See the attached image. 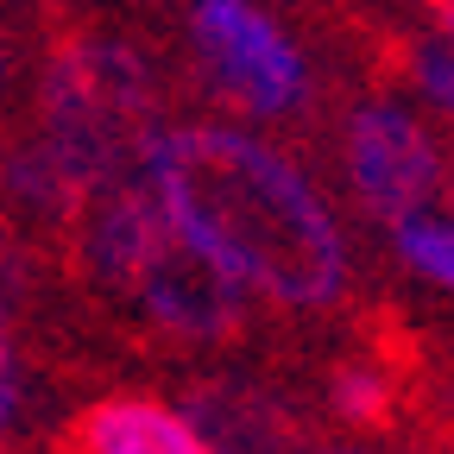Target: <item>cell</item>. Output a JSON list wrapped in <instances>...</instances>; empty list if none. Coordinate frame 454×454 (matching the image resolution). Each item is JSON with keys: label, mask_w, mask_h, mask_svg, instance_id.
<instances>
[{"label": "cell", "mask_w": 454, "mask_h": 454, "mask_svg": "<svg viewBox=\"0 0 454 454\" xmlns=\"http://www.w3.org/2000/svg\"><path fill=\"white\" fill-rule=\"evenodd\" d=\"M164 215L271 303L322 309L348 284V247L322 196L234 127H170L152 152Z\"/></svg>", "instance_id": "obj_1"}, {"label": "cell", "mask_w": 454, "mask_h": 454, "mask_svg": "<svg viewBox=\"0 0 454 454\" xmlns=\"http://www.w3.org/2000/svg\"><path fill=\"white\" fill-rule=\"evenodd\" d=\"M32 133L82 196L145 170L164 139L152 64L121 38H95V32L51 38L38 70Z\"/></svg>", "instance_id": "obj_2"}, {"label": "cell", "mask_w": 454, "mask_h": 454, "mask_svg": "<svg viewBox=\"0 0 454 454\" xmlns=\"http://www.w3.org/2000/svg\"><path fill=\"white\" fill-rule=\"evenodd\" d=\"M127 303L170 340H190V348H227L253 328L247 309V284L227 271L221 259H208L177 221L152 240V253L139 259Z\"/></svg>", "instance_id": "obj_3"}, {"label": "cell", "mask_w": 454, "mask_h": 454, "mask_svg": "<svg viewBox=\"0 0 454 454\" xmlns=\"http://www.w3.org/2000/svg\"><path fill=\"white\" fill-rule=\"evenodd\" d=\"M190 32H196V51L227 101H240L247 114H297L303 107V95H309L303 57L265 13L234 7V0H202L190 13Z\"/></svg>", "instance_id": "obj_4"}, {"label": "cell", "mask_w": 454, "mask_h": 454, "mask_svg": "<svg viewBox=\"0 0 454 454\" xmlns=\"http://www.w3.org/2000/svg\"><path fill=\"white\" fill-rule=\"evenodd\" d=\"M340 145H348V177H354V196L391 221L404 227L423 215V202L442 190V152L435 139L411 121L404 107L391 101H360L340 127Z\"/></svg>", "instance_id": "obj_5"}, {"label": "cell", "mask_w": 454, "mask_h": 454, "mask_svg": "<svg viewBox=\"0 0 454 454\" xmlns=\"http://www.w3.org/2000/svg\"><path fill=\"white\" fill-rule=\"evenodd\" d=\"M177 404L215 454H303L309 442L303 411L247 372H202L177 391Z\"/></svg>", "instance_id": "obj_6"}, {"label": "cell", "mask_w": 454, "mask_h": 454, "mask_svg": "<svg viewBox=\"0 0 454 454\" xmlns=\"http://www.w3.org/2000/svg\"><path fill=\"white\" fill-rule=\"evenodd\" d=\"M57 454H215L184 411L158 404V397H95L64 429Z\"/></svg>", "instance_id": "obj_7"}, {"label": "cell", "mask_w": 454, "mask_h": 454, "mask_svg": "<svg viewBox=\"0 0 454 454\" xmlns=\"http://www.w3.org/2000/svg\"><path fill=\"white\" fill-rule=\"evenodd\" d=\"M379 366L372 360H334L328 366V411L348 423V429H391L397 411H404V379H397V360H417V348H397V334L372 340Z\"/></svg>", "instance_id": "obj_8"}, {"label": "cell", "mask_w": 454, "mask_h": 454, "mask_svg": "<svg viewBox=\"0 0 454 454\" xmlns=\"http://www.w3.org/2000/svg\"><path fill=\"white\" fill-rule=\"evenodd\" d=\"M391 64L404 70L429 101H442L454 114V44L448 38H404V44H391Z\"/></svg>", "instance_id": "obj_9"}, {"label": "cell", "mask_w": 454, "mask_h": 454, "mask_svg": "<svg viewBox=\"0 0 454 454\" xmlns=\"http://www.w3.org/2000/svg\"><path fill=\"white\" fill-rule=\"evenodd\" d=\"M391 234H397V253H404L417 271L454 284V221H429V215H417V221H404V227H391Z\"/></svg>", "instance_id": "obj_10"}, {"label": "cell", "mask_w": 454, "mask_h": 454, "mask_svg": "<svg viewBox=\"0 0 454 454\" xmlns=\"http://www.w3.org/2000/svg\"><path fill=\"white\" fill-rule=\"evenodd\" d=\"M20 417V348H13V322L0 309V429Z\"/></svg>", "instance_id": "obj_11"}, {"label": "cell", "mask_w": 454, "mask_h": 454, "mask_svg": "<svg viewBox=\"0 0 454 454\" xmlns=\"http://www.w3.org/2000/svg\"><path fill=\"white\" fill-rule=\"evenodd\" d=\"M7 76H13V64H7V38H0V95H7Z\"/></svg>", "instance_id": "obj_12"}, {"label": "cell", "mask_w": 454, "mask_h": 454, "mask_svg": "<svg viewBox=\"0 0 454 454\" xmlns=\"http://www.w3.org/2000/svg\"><path fill=\"white\" fill-rule=\"evenodd\" d=\"M316 454H360V448H316Z\"/></svg>", "instance_id": "obj_13"}]
</instances>
